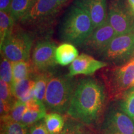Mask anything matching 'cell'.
<instances>
[{"mask_svg":"<svg viewBox=\"0 0 134 134\" xmlns=\"http://www.w3.org/2000/svg\"><path fill=\"white\" fill-rule=\"evenodd\" d=\"M100 134H134V121L120 109H113L105 115Z\"/></svg>","mask_w":134,"mask_h":134,"instance_id":"11","label":"cell"},{"mask_svg":"<svg viewBox=\"0 0 134 134\" xmlns=\"http://www.w3.org/2000/svg\"><path fill=\"white\" fill-rule=\"evenodd\" d=\"M33 42L32 35L14 24L3 44L0 46L1 53L11 62L29 60Z\"/></svg>","mask_w":134,"mask_h":134,"instance_id":"4","label":"cell"},{"mask_svg":"<svg viewBox=\"0 0 134 134\" xmlns=\"http://www.w3.org/2000/svg\"><path fill=\"white\" fill-rule=\"evenodd\" d=\"M133 55L134 32H132L115 36L100 56L107 62L119 64L127 63Z\"/></svg>","mask_w":134,"mask_h":134,"instance_id":"7","label":"cell"},{"mask_svg":"<svg viewBox=\"0 0 134 134\" xmlns=\"http://www.w3.org/2000/svg\"><path fill=\"white\" fill-rule=\"evenodd\" d=\"M44 121L49 134H60L63 131L65 120L61 114L53 112L47 114Z\"/></svg>","mask_w":134,"mask_h":134,"instance_id":"19","label":"cell"},{"mask_svg":"<svg viewBox=\"0 0 134 134\" xmlns=\"http://www.w3.org/2000/svg\"><path fill=\"white\" fill-rule=\"evenodd\" d=\"M130 6H132V9L134 8V0H127Z\"/></svg>","mask_w":134,"mask_h":134,"instance_id":"31","label":"cell"},{"mask_svg":"<svg viewBox=\"0 0 134 134\" xmlns=\"http://www.w3.org/2000/svg\"><path fill=\"white\" fill-rule=\"evenodd\" d=\"M12 105L13 104L7 103L1 100L0 101V115H1V117L6 116L9 114L11 111V108H12Z\"/></svg>","mask_w":134,"mask_h":134,"instance_id":"29","label":"cell"},{"mask_svg":"<svg viewBox=\"0 0 134 134\" xmlns=\"http://www.w3.org/2000/svg\"><path fill=\"white\" fill-rule=\"evenodd\" d=\"M12 0H0V10L10 13Z\"/></svg>","mask_w":134,"mask_h":134,"instance_id":"30","label":"cell"},{"mask_svg":"<svg viewBox=\"0 0 134 134\" xmlns=\"http://www.w3.org/2000/svg\"><path fill=\"white\" fill-rule=\"evenodd\" d=\"M116 36L114 29L107 21L94 29L81 47L87 53L100 56Z\"/></svg>","mask_w":134,"mask_h":134,"instance_id":"10","label":"cell"},{"mask_svg":"<svg viewBox=\"0 0 134 134\" xmlns=\"http://www.w3.org/2000/svg\"><path fill=\"white\" fill-rule=\"evenodd\" d=\"M52 72L38 73L35 74V85L34 88V98L43 103L46 96L47 86Z\"/></svg>","mask_w":134,"mask_h":134,"instance_id":"20","label":"cell"},{"mask_svg":"<svg viewBox=\"0 0 134 134\" xmlns=\"http://www.w3.org/2000/svg\"><path fill=\"white\" fill-rule=\"evenodd\" d=\"M56 44L48 39L38 41L34 47L31 61L36 73H50L57 63L55 58Z\"/></svg>","mask_w":134,"mask_h":134,"instance_id":"9","label":"cell"},{"mask_svg":"<svg viewBox=\"0 0 134 134\" xmlns=\"http://www.w3.org/2000/svg\"><path fill=\"white\" fill-rule=\"evenodd\" d=\"M37 0H12L10 15L14 21H19L34 5Z\"/></svg>","mask_w":134,"mask_h":134,"instance_id":"18","label":"cell"},{"mask_svg":"<svg viewBox=\"0 0 134 134\" xmlns=\"http://www.w3.org/2000/svg\"><path fill=\"white\" fill-rule=\"evenodd\" d=\"M14 24L15 22L10 13L0 11V46L3 44L6 36L13 29Z\"/></svg>","mask_w":134,"mask_h":134,"instance_id":"23","label":"cell"},{"mask_svg":"<svg viewBox=\"0 0 134 134\" xmlns=\"http://www.w3.org/2000/svg\"><path fill=\"white\" fill-rule=\"evenodd\" d=\"M67 0H57L58 4H59L60 6H62V5L64 4V3L66 2Z\"/></svg>","mask_w":134,"mask_h":134,"instance_id":"32","label":"cell"},{"mask_svg":"<svg viewBox=\"0 0 134 134\" xmlns=\"http://www.w3.org/2000/svg\"><path fill=\"white\" fill-rule=\"evenodd\" d=\"M26 110V103L19 99H16L12 105L9 114L6 116L13 121L21 122L23 116Z\"/></svg>","mask_w":134,"mask_h":134,"instance_id":"25","label":"cell"},{"mask_svg":"<svg viewBox=\"0 0 134 134\" xmlns=\"http://www.w3.org/2000/svg\"><path fill=\"white\" fill-rule=\"evenodd\" d=\"M78 51L74 45L70 43H63L56 48L55 58L57 64L66 66L71 64L78 57Z\"/></svg>","mask_w":134,"mask_h":134,"instance_id":"15","label":"cell"},{"mask_svg":"<svg viewBox=\"0 0 134 134\" xmlns=\"http://www.w3.org/2000/svg\"><path fill=\"white\" fill-rule=\"evenodd\" d=\"M108 21L117 35L134 32V11L123 0H110Z\"/></svg>","mask_w":134,"mask_h":134,"instance_id":"8","label":"cell"},{"mask_svg":"<svg viewBox=\"0 0 134 134\" xmlns=\"http://www.w3.org/2000/svg\"><path fill=\"white\" fill-rule=\"evenodd\" d=\"M60 7L57 0H37L19 21L24 26L42 29L53 21Z\"/></svg>","mask_w":134,"mask_h":134,"instance_id":"6","label":"cell"},{"mask_svg":"<svg viewBox=\"0 0 134 134\" xmlns=\"http://www.w3.org/2000/svg\"><path fill=\"white\" fill-rule=\"evenodd\" d=\"M105 87L96 78H86L77 82L67 114L92 126L98 124L104 111Z\"/></svg>","mask_w":134,"mask_h":134,"instance_id":"1","label":"cell"},{"mask_svg":"<svg viewBox=\"0 0 134 134\" xmlns=\"http://www.w3.org/2000/svg\"><path fill=\"white\" fill-rule=\"evenodd\" d=\"M47 114V112L36 111L27 109L25 111L22 119L21 123L26 126L31 127L32 125L39 121L40 120L44 119Z\"/></svg>","mask_w":134,"mask_h":134,"instance_id":"26","label":"cell"},{"mask_svg":"<svg viewBox=\"0 0 134 134\" xmlns=\"http://www.w3.org/2000/svg\"><path fill=\"white\" fill-rule=\"evenodd\" d=\"M30 134H49L44 120L41 119L32 125L30 127Z\"/></svg>","mask_w":134,"mask_h":134,"instance_id":"28","label":"cell"},{"mask_svg":"<svg viewBox=\"0 0 134 134\" xmlns=\"http://www.w3.org/2000/svg\"><path fill=\"white\" fill-rule=\"evenodd\" d=\"M35 74L29 78L11 83L10 85L11 92L16 99H19L26 103L28 100L34 98Z\"/></svg>","mask_w":134,"mask_h":134,"instance_id":"14","label":"cell"},{"mask_svg":"<svg viewBox=\"0 0 134 134\" xmlns=\"http://www.w3.org/2000/svg\"><path fill=\"white\" fill-rule=\"evenodd\" d=\"M107 66L108 63L95 59L86 53H82L70 64L68 75L73 77L78 75H92Z\"/></svg>","mask_w":134,"mask_h":134,"instance_id":"13","label":"cell"},{"mask_svg":"<svg viewBox=\"0 0 134 134\" xmlns=\"http://www.w3.org/2000/svg\"><path fill=\"white\" fill-rule=\"evenodd\" d=\"M60 134H61V133H60Z\"/></svg>","mask_w":134,"mask_h":134,"instance_id":"34","label":"cell"},{"mask_svg":"<svg viewBox=\"0 0 134 134\" xmlns=\"http://www.w3.org/2000/svg\"><path fill=\"white\" fill-rule=\"evenodd\" d=\"M0 97L1 100L11 104H13L16 99L11 92L10 84L2 80H0Z\"/></svg>","mask_w":134,"mask_h":134,"instance_id":"27","label":"cell"},{"mask_svg":"<svg viewBox=\"0 0 134 134\" xmlns=\"http://www.w3.org/2000/svg\"><path fill=\"white\" fill-rule=\"evenodd\" d=\"M0 77L1 80L11 85L13 81L12 62L8 59L1 53V65H0Z\"/></svg>","mask_w":134,"mask_h":134,"instance_id":"24","label":"cell"},{"mask_svg":"<svg viewBox=\"0 0 134 134\" xmlns=\"http://www.w3.org/2000/svg\"><path fill=\"white\" fill-rule=\"evenodd\" d=\"M133 11H134V8H133Z\"/></svg>","mask_w":134,"mask_h":134,"instance_id":"33","label":"cell"},{"mask_svg":"<svg viewBox=\"0 0 134 134\" xmlns=\"http://www.w3.org/2000/svg\"><path fill=\"white\" fill-rule=\"evenodd\" d=\"M29 127L23 123L1 117V134H30Z\"/></svg>","mask_w":134,"mask_h":134,"instance_id":"17","label":"cell"},{"mask_svg":"<svg viewBox=\"0 0 134 134\" xmlns=\"http://www.w3.org/2000/svg\"><path fill=\"white\" fill-rule=\"evenodd\" d=\"M73 4L89 15L94 29L108 21L107 0H75Z\"/></svg>","mask_w":134,"mask_h":134,"instance_id":"12","label":"cell"},{"mask_svg":"<svg viewBox=\"0 0 134 134\" xmlns=\"http://www.w3.org/2000/svg\"><path fill=\"white\" fill-rule=\"evenodd\" d=\"M77 82L73 76L52 73L47 86L43 103L50 112L66 114Z\"/></svg>","mask_w":134,"mask_h":134,"instance_id":"3","label":"cell"},{"mask_svg":"<svg viewBox=\"0 0 134 134\" xmlns=\"http://www.w3.org/2000/svg\"><path fill=\"white\" fill-rule=\"evenodd\" d=\"M94 29L89 15L73 4L63 16L60 25L59 34L62 41L76 46H81Z\"/></svg>","mask_w":134,"mask_h":134,"instance_id":"2","label":"cell"},{"mask_svg":"<svg viewBox=\"0 0 134 134\" xmlns=\"http://www.w3.org/2000/svg\"><path fill=\"white\" fill-rule=\"evenodd\" d=\"M120 98L119 109L134 121V88L127 91Z\"/></svg>","mask_w":134,"mask_h":134,"instance_id":"22","label":"cell"},{"mask_svg":"<svg viewBox=\"0 0 134 134\" xmlns=\"http://www.w3.org/2000/svg\"><path fill=\"white\" fill-rule=\"evenodd\" d=\"M61 134H96L90 125L78 121L70 117L65 122Z\"/></svg>","mask_w":134,"mask_h":134,"instance_id":"21","label":"cell"},{"mask_svg":"<svg viewBox=\"0 0 134 134\" xmlns=\"http://www.w3.org/2000/svg\"><path fill=\"white\" fill-rule=\"evenodd\" d=\"M103 77L109 96L121 98L127 91L134 88V57L121 66L105 70Z\"/></svg>","mask_w":134,"mask_h":134,"instance_id":"5","label":"cell"},{"mask_svg":"<svg viewBox=\"0 0 134 134\" xmlns=\"http://www.w3.org/2000/svg\"><path fill=\"white\" fill-rule=\"evenodd\" d=\"M13 81L16 82L29 78L35 74L31 60L12 62Z\"/></svg>","mask_w":134,"mask_h":134,"instance_id":"16","label":"cell"}]
</instances>
